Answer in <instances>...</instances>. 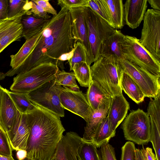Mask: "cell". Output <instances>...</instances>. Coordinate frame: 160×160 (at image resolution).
I'll list each match as a JSON object with an SVG mask.
<instances>
[{"label":"cell","instance_id":"cell-1","mask_svg":"<svg viewBox=\"0 0 160 160\" xmlns=\"http://www.w3.org/2000/svg\"><path fill=\"white\" fill-rule=\"evenodd\" d=\"M75 44L69 10L62 7L56 15L52 17L25 61L17 68L10 69L5 75L12 77L24 73L44 63L51 62L59 68L58 59L72 50Z\"/></svg>","mask_w":160,"mask_h":160},{"label":"cell","instance_id":"cell-2","mask_svg":"<svg viewBox=\"0 0 160 160\" xmlns=\"http://www.w3.org/2000/svg\"><path fill=\"white\" fill-rule=\"evenodd\" d=\"M26 114L30 130L27 157L32 160H50L65 130L60 117L37 105Z\"/></svg>","mask_w":160,"mask_h":160},{"label":"cell","instance_id":"cell-3","mask_svg":"<svg viewBox=\"0 0 160 160\" xmlns=\"http://www.w3.org/2000/svg\"><path fill=\"white\" fill-rule=\"evenodd\" d=\"M59 70L51 62L41 64L31 69L17 74L10 88L12 92L28 93L55 78Z\"/></svg>","mask_w":160,"mask_h":160},{"label":"cell","instance_id":"cell-4","mask_svg":"<svg viewBox=\"0 0 160 160\" xmlns=\"http://www.w3.org/2000/svg\"><path fill=\"white\" fill-rule=\"evenodd\" d=\"M83 15L90 49L91 64L100 57L103 42L115 29L89 7H83Z\"/></svg>","mask_w":160,"mask_h":160},{"label":"cell","instance_id":"cell-5","mask_svg":"<svg viewBox=\"0 0 160 160\" xmlns=\"http://www.w3.org/2000/svg\"><path fill=\"white\" fill-rule=\"evenodd\" d=\"M90 66L92 80L97 82L112 98L122 95L118 77L119 61L100 56Z\"/></svg>","mask_w":160,"mask_h":160},{"label":"cell","instance_id":"cell-6","mask_svg":"<svg viewBox=\"0 0 160 160\" xmlns=\"http://www.w3.org/2000/svg\"><path fill=\"white\" fill-rule=\"evenodd\" d=\"M122 49L124 59L152 74L160 75V61L141 44L139 39L124 35Z\"/></svg>","mask_w":160,"mask_h":160},{"label":"cell","instance_id":"cell-7","mask_svg":"<svg viewBox=\"0 0 160 160\" xmlns=\"http://www.w3.org/2000/svg\"><path fill=\"white\" fill-rule=\"evenodd\" d=\"M125 138L138 145L147 144L150 141V123L147 112L139 108L132 110L122 124Z\"/></svg>","mask_w":160,"mask_h":160},{"label":"cell","instance_id":"cell-8","mask_svg":"<svg viewBox=\"0 0 160 160\" xmlns=\"http://www.w3.org/2000/svg\"><path fill=\"white\" fill-rule=\"evenodd\" d=\"M141 44L160 61V11L148 9L143 19Z\"/></svg>","mask_w":160,"mask_h":160},{"label":"cell","instance_id":"cell-9","mask_svg":"<svg viewBox=\"0 0 160 160\" xmlns=\"http://www.w3.org/2000/svg\"><path fill=\"white\" fill-rule=\"evenodd\" d=\"M119 61L122 70L138 85L145 97L154 98L160 95V75L152 74L127 59Z\"/></svg>","mask_w":160,"mask_h":160},{"label":"cell","instance_id":"cell-10","mask_svg":"<svg viewBox=\"0 0 160 160\" xmlns=\"http://www.w3.org/2000/svg\"><path fill=\"white\" fill-rule=\"evenodd\" d=\"M55 78L27 93L30 101L60 117L64 116L56 88Z\"/></svg>","mask_w":160,"mask_h":160},{"label":"cell","instance_id":"cell-11","mask_svg":"<svg viewBox=\"0 0 160 160\" xmlns=\"http://www.w3.org/2000/svg\"><path fill=\"white\" fill-rule=\"evenodd\" d=\"M62 107L84 119L86 122L92 109L82 91H76L66 87L56 85Z\"/></svg>","mask_w":160,"mask_h":160},{"label":"cell","instance_id":"cell-12","mask_svg":"<svg viewBox=\"0 0 160 160\" xmlns=\"http://www.w3.org/2000/svg\"><path fill=\"white\" fill-rule=\"evenodd\" d=\"M8 90L0 85V124L8 136L17 127L21 117Z\"/></svg>","mask_w":160,"mask_h":160},{"label":"cell","instance_id":"cell-13","mask_svg":"<svg viewBox=\"0 0 160 160\" xmlns=\"http://www.w3.org/2000/svg\"><path fill=\"white\" fill-rule=\"evenodd\" d=\"M28 11L22 12L12 18L0 22V53L12 42L22 37L21 19Z\"/></svg>","mask_w":160,"mask_h":160},{"label":"cell","instance_id":"cell-14","mask_svg":"<svg viewBox=\"0 0 160 160\" xmlns=\"http://www.w3.org/2000/svg\"><path fill=\"white\" fill-rule=\"evenodd\" d=\"M72 19V33L75 44L81 43L86 51L87 64L90 66L91 52L87 30L83 15V7L69 9Z\"/></svg>","mask_w":160,"mask_h":160},{"label":"cell","instance_id":"cell-15","mask_svg":"<svg viewBox=\"0 0 160 160\" xmlns=\"http://www.w3.org/2000/svg\"><path fill=\"white\" fill-rule=\"evenodd\" d=\"M82 141V138L73 132L63 135L54 153L56 160H78L77 152Z\"/></svg>","mask_w":160,"mask_h":160},{"label":"cell","instance_id":"cell-16","mask_svg":"<svg viewBox=\"0 0 160 160\" xmlns=\"http://www.w3.org/2000/svg\"><path fill=\"white\" fill-rule=\"evenodd\" d=\"M129 108V104L123 94L112 98L107 116L111 138L115 136L116 128L126 118Z\"/></svg>","mask_w":160,"mask_h":160},{"label":"cell","instance_id":"cell-17","mask_svg":"<svg viewBox=\"0 0 160 160\" xmlns=\"http://www.w3.org/2000/svg\"><path fill=\"white\" fill-rule=\"evenodd\" d=\"M147 0H127L124 4V21L132 29L143 20L147 7Z\"/></svg>","mask_w":160,"mask_h":160},{"label":"cell","instance_id":"cell-18","mask_svg":"<svg viewBox=\"0 0 160 160\" xmlns=\"http://www.w3.org/2000/svg\"><path fill=\"white\" fill-rule=\"evenodd\" d=\"M124 36L120 30L115 29L103 42L100 56L117 61L124 59L122 49V43Z\"/></svg>","mask_w":160,"mask_h":160},{"label":"cell","instance_id":"cell-19","mask_svg":"<svg viewBox=\"0 0 160 160\" xmlns=\"http://www.w3.org/2000/svg\"><path fill=\"white\" fill-rule=\"evenodd\" d=\"M92 110L110 107L112 98L96 81L92 80L85 94Z\"/></svg>","mask_w":160,"mask_h":160},{"label":"cell","instance_id":"cell-20","mask_svg":"<svg viewBox=\"0 0 160 160\" xmlns=\"http://www.w3.org/2000/svg\"><path fill=\"white\" fill-rule=\"evenodd\" d=\"M30 130L26 114H22L20 122L15 128L8 136L13 150H26Z\"/></svg>","mask_w":160,"mask_h":160},{"label":"cell","instance_id":"cell-21","mask_svg":"<svg viewBox=\"0 0 160 160\" xmlns=\"http://www.w3.org/2000/svg\"><path fill=\"white\" fill-rule=\"evenodd\" d=\"M120 65L118 74L122 90L136 103L142 102L145 98L142 91L134 80L122 70Z\"/></svg>","mask_w":160,"mask_h":160},{"label":"cell","instance_id":"cell-22","mask_svg":"<svg viewBox=\"0 0 160 160\" xmlns=\"http://www.w3.org/2000/svg\"><path fill=\"white\" fill-rule=\"evenodd\" d=\"M51 18L44 19L36 17L32 14L23 15L21 19L22 37L27 40L40 32L45 27Z\"/></svg>","mask_w":160,"mask_h":160},{"label":"cell","instance_id":"cell-23","mask_svg":"<svg viewBox=\"0 0 160 160\" xmlns=\"http://www.w3.org/2000/svg\"><path fill=\"white\" fill-rule=\"evenodd\" d=\"M44 29L30 38L26 40L19 51L16 54L10 56V65L12 67L11 69L17 68L25 61L38 41Z\"/></svg>","mask_w":160,"mask_h":160},{"label":"cell","instance_id":"cell-24","mask_svg":"<svg viewBox=\"0 0 160 160\" xmlns=\"http://www.w3.org/2000/svg\"><path fill=\"white\" fill-rule=\"evenodd\" d=\"M109 108L106 107L95 110H92L84 127L82 140L91 141L92 136L102 121L107 116Z\"/></svg>","mask_w":160,"mask_h":160},{"label":"cell","instance_id":"cell-25","mask_svg":"<svg viewBox=\"0 0 160 160\" xmlns=\"http://www.w3.org/2000/svg\"><path fill=\"white\" fill-rule=\"evenodd\" d=\"M108 8L115 29H121L124 25V4L122 0H104Z\"/></svg>","mask_w":160,"mask_h":160},{"label":"cell","instance_id":"cell-26","mask_svg":"<svg viewBox=\"0 0 160 160\" xmlns=\"http://www.w3.org/2000/svg\"><path fill=\"white\" fill-rule=\"evenodd\" d=\"M97 148L92 141L82 139L77 152L78 160H101Z\"/></svg>","mask_w":160,"mask_h":160},{"label":"cell","instance_id":"cell-27","mask_svg":"<svg viewBox=\"0 0 160 160\" xmlns=\"http://www.w3.org/2000/svg\"><path fill=\"white\" fill-rule=\"evenodd\" d=\"M73 71L80 86L88 87L92 81L90 66L86 62H81L74 65Z\"/></svg>","mask_w":160,"mask_h":160},{"label":"cell","instance_id":"cell-28","mask_svg":"<svg viewBox=\"0 0 160 160\" xmlns=\"http://www.w3.org/2000/svg\"><path fill=\"white\" fill-rule=\"evenodd\" d=\"M111 138L108 120L107 116L95 131L91 137V140L97 148H99L103 143H108Z\"/></svg>","mask_w":160,"mask_h":160},{"label":"cell","instance_id":"cell-29","mask_svg":"<svg viewBox=\"0 0 160 160\" xmlns=\"http://www.w3.org/2000/svg\"><path fill=\"white\" fill-rule=\"evenodd\" d=\"M8 92L17 109L21 113H27L34 108L35 105L30 101L27 93L9 90Z\"/></svg>","mask_w":160,"mask_h":160},{"label":"cell","instance_id":"cell-30","mask_svg":"<svg viewBox=\"0 0 160 160\" xmlns=\"http://www.w3.org/2000/svg\"><path fill=\"white\" fill-rule=\"evenodd\" d=\"M55 84L57 85L63 86L73 90H80L73 72H68L63 70H59L55 78Z\"/></svg>","mask_w":160,"mask_h":160},{"label":"cell","instance_id":"cell-31","mask_svg":"<svg viewBox=\"0 0 160 160\" xmlns=\"http://www.w3.org/2000/svg\"><path fill=\"white\" fill-rule=\"evenodd\" d=\"M87 7H90L110 26L115 29L108 8L104 0H88Z\"/></svg>","mask_w":160,"mask_h":160},{"label":"cell","instance_id":"cell-32","mask_svg":"<svg viewBox=\"0 0 160 160\" xmlns=\"http://www.w3.org/2000/svg\"><path fill=\"white\" fill-rule=\"evenodd\" d=\"M31 1L8 0V18L14 17L23 11H28L31 8Z\"/></svg>","mask_w":160,"mask_h":160},{"label":"cell","instance_id":"cell-33","mask_svg":"<svg viewBox=\"0 0 160 160\" xmlns=\"http://www.w3.org/2000/svg\"><path fill=\"white\" fill-rule=\"evenodd\" d=\"M74 51L72 57L68 61L70 70H73L74 65L81 62L87 63V56L86 51L83 46L80 42H77L75 44Z\"/></svg>","mask_w":160,"mask_h":160},{"label":"cell","instance_id":"cell-34","mask_svg":"<svg viewBox=\"0 0 160 160\" xmlns=\"http://www.w3.org/2000/svg\"><path fill=\"white\" fill-rule=\"evenodd\" d=\"M12 150L7 134L0 124V155L12 156Z\"/></svg>","mask_w":160,"mask_h":160},{"label":"cell","instance_id":"cell-35","mask_svg":"<svg viewBox=\"0 0 160 160\" xmlns=\"http://www.w3.org/2000/svg\"><path fill=\"white\" fill-rule=\"evenodd\" d=\"M136 148L133 142H126L121 148V160H137Z\"/></svg>","mask_w":160,"mask_h":160},{"label":"cell","instance_id":"cell-36","mask_svg":"<svg viewBox=\"0 0 160 160\" xmlns=\"http://www.w3.org/2000/svg\"><path fill=\"white\" fill-rule=\"evenodd\" d=\"M98 151L101 160H117L114 148L108 143L102 144Z\"/></svg>","mask_w":160,"mask_h":160},{"label":"cell","instance_id":"cell-37","mask_svg":"<svg viewBox=\"0 0 160 160\" xmlns=\"http://www.w3.org/2000/svg\"><path fill=\"white\" fill-rule=\"evenodd\" d=\"M88 0H58V4L62 7L70 9L78 7H87Z\"/></svg>","mask_w":160,"mask_h":160},{"label":"cell","instance_id":"cell-38","mask_svg":"<svg viewBox=\"0 0 160 160\" xmlns=\"http://www.w3.org/2000/svg\"><path fill=\"white\" fill-rule=\"evenodd\" d=\"M32 3L31 8L26 13L27 14H32L34 17L44 19L50 18L51 15L45 12L39 5L36 4L33 1L31 0Z\"/></svg>","mask_w":160,"mask_h":160},{"label":"cell","instance_id":"cell-39","mask_svg":"<svg viewBox=\"0 0 160 160\" xmlns=\"http://www.w3.org/2000/svg\"><path fill=\"white\" fill-rule=\"evenodd\" d=\"M37 5L40 7L48 13L56 15L57 14V11L54 8L48 0H33Z\"/></svg>","mask_w":160,"mask_h":160},{"label":"cell","instance_id":"cell-40","mask_svg":"<svg viewBox=\"0 0 160 160\" xmlns=\"http://www.w3.org/2000/svg\"><path fill=\"white\" fill-rule=\"evenodd\" d=\"M8 0H0V22L8 18Z\"/></svg>","mask_w":160,"mask_h":160},{"label":"cell","instance_id":"cell-41","mask_svg":"<svg viewBox=\"0 0 160 160\" xmlns=\"http://www.w3.org/2000/svg\"><path fill=\"white\" fill-rule=\"evenodd\" d=\"M74 47L73 49L70 51L64 53L61 55L58 59V61L59 64V68H63V62L68 60H69L72 57L74 52Z\"/></svg>","mask_w":160,"mask_h":160},{"label":"cell","instance_id":"cell-42","mask_svg":"<svg viewBox=\"0 0 160 160\" xmlns=\"http://www.w3.org/2000/svg\"><path fill=\"white\" fill-rule=\"evenodd\" d=\"M141 150L145 160H156L155 155L151 148L148 147L145 148L143 147Z\"/></svg>","mask_w":160,"mask_h":160},{"label":"cell","instance_id":"cell-43","mask_svg":"<svg viewBox=\"0 0 160 160\" xmlns=\"http://www.w3.org/2000/svg\"><path fill=\"white\" fill-rule=\"evenodd\" d=\"M152 9L160 11V0H147Z\"/></svg>","mask_w":160,"mask_h":160},{"label":"cell","instance_id":"cell-44","mask_svg":"<svg viewBox=\"0 0 160 160\" xmlns=\"http://www.w3.org/2000/svg\"><path fill=\"white\" fill-rule=\"evenodd\" d=\"M16 156L18 160H22L27 157V152L25 150H18L17 151Z\"/></svg>","mask_w":160,"mask_h":160},{"label":"cell","instance_id":"cell-45","mask_svg":"<svg viewBox=\"0 0 160 160\" xmlns=\"http://www.w3.org/2000/svg\"><path fill=\"white\" fill-rule=\"evenodd\" d=\"M137 160H145L141 149L136 148Z\"/></svg>","mask_w":160,"mask_h":160},{"label":"cell","instance_id":"cell-46","mask_svg":"<svg viewBox=\"0 0 160 160\" xmlns=\"http://www.w3.org/2000/svg\"><path fill=\"white\" fill-rule=\"evenodd\" d=\"M0 160H15L12 156H5L0 155Z\"/></svg>","mask_w":160,"mask_h":160},{"label":"cell","instance_id":"cell-47","mask_svg":"<svg viewBox=\"0 0 160 160\" xmlns=\"http://www.w3.org/2000/svg\"><path fill=\"white\" fill-rule=\"evenodd\" d=\"M50 160H56L54 154Z\"/></svg>","mask_w":160,"mask_h":160},{"label":"cell","instance_id":"cell-48","mask_svg":"<svg viewBox=\"0 0 160 160\" xmlns=\"http://www.w3.org/2000/svg\"><path fill=\"white\" fill-rule=\"evenodd\" d=\"M22 160H32L29 158H28V157H26V158H24V159Z\"/></svg>","mask_w":160,"mask_h":160},{"label":"cell","instance_id":"cell-49","mask_svg":"<svg viewBox=\"0 0 160 160\" xmlns=\"http://www.w3.org/2000/svg\"></svg>","mask_w":160,"mask_h":160}]
</instances>
